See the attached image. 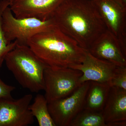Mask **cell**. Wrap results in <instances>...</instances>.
Here are the masks:
<instances>
[{
    "mask_svg": "<svg viewBox=\"0 0 126 126\" xmlns=\"http://www.w3.org/2000/svg\"><path fill=\"white\" fill-rule=\"evenodd\" d=\"M87 51L97 58L118 67H126V51L117 38L107 29L94 42Z\"/></svg>",
    "mask_w": 126,
    "mask_h": 126,
    "instance_id": "cell-9",
    "label": "cell"
},
{
    "mask_svg": "<svg viewBox=\"0 0 126 126\" xmlns=\"http://www.w3.org/2000/svg\"><path fill=\"white\" fill-rule=\"evenodd\" d=\"M8 0L9 7L16 18L34 17L46 20L67 0Z\"/></svg>",
    "mask_w": 126,
    "mask_h": 126,
    "instance_id": "cell-10",
    "label": "cell"
},
{
    "mask_svg": "<svg viewBox=\"0 0 126 126\" xmlns=\"http://www.w3.org/2000/svg\"><path fill=\"white\" fill-rule=\"evenodd\" d=\"M51 18L56 27L87 50L107 30L92 0H67Z\"/></svg>",
    "mask_w": 126,
    "mask_h": 126,
    "instance_id": "cell-1",
    "label": "cell"
},
{
    "mask_svg": "<svg viewBox=\"0 0 126 126\" xmlns=\"http://www.w3.org/2000/svg\"><path fill=\"white\" fill-rule=\"evenodd\" d=\"M82 73L70 68L47 67L44 72L45 94L48 103L69 95L81 84Z\"/></svg>",
    "mask_w": 126,
    "mask_h": 126,
    "instance_id": "cell-5",
    "label": "cell"
},
{
    "mask_svg": "<svg viewBox=\"0 0 126 126\" xmlns=\"http://www.w3.org/2000/svg\"><path fill=\"white\" fill-rule=\"evenodd\" d=\"M56 26L50 18L42 20L34 17L18 18L14 15L9 6L2 14V27L6 40L11 43L28 46L31 39L36 34Z\"/></svg>",
    "mask_w": 126,
    "mask_h": 126,
    "instance_id": "cell-4",
    "label": "cell"
},
{
    "mask_svg": "<svg viewBox=\"0 0 126 126\" xmlns=\"http://www.w3.org/2000/svg\"><path fill=\"white\" fill-rule=\"evenodd\" d=\"M119 67L112 63L97 58L87 51L83 62L70 68L82 73L79 80L81 83L93 81L110 84Z\"/></svg>",
    "mask_w": 126,
    "mask_h": 126,
    "instance_id": "cell-11",
    "label": "cell"
},
{
    "mask_svg": "<svg viewBox=\"0 0 126 126\" xmlns=\"http://www.w3.org/2000/svg\"><path fill=\"white\" fill-rule=\"evenodd\" d=\"M107 126H126V120L119 121L107 124Z\"/></svg>",
    "mask_w": 126,
    "mask_h": 126,
    "instance_id": "cell-19",
    "label": "cell"
},
{
    "mask_svg": "<svg viewBox=\"0 0 126 126\" xmlns=\"http://www.w3.org/2000/svg\"><path fill=\"white\" fill-rule=\"evenodd\" d=\"M90 82H84L69 95L48 103L50 114L56 126H69L83 109Z\"/></svg>",
    "mask_w": 126,
    "mask_h": 126,
    "instance_id": "cell-6",
    "label": "cell"
},
{
    "mask_svg": "<svg viewBox=\"0 0 126 126\" xmlns=\"http://www.w3.org/2000/svg\"><path fill=\"white\" fill-rule=\"evenodd\" d=\"M107 29L126 51V5L121 0H92Z\"/></svg>",
    "mask_w": 126,
    "mask_h": 126,
    "instance_id": "cell-7",
    "label": "cell"
},
{
    "mask_svg": "<svg viewBox=\"0 0 126 126\" xmlns=\"http://www.w3.org/2000/svg\"><path fill=\"white\" fill-rule=\"evenodd\" d=\"M9 5L8 0H0V69L2 67L6 55L17 44L16 41L11 43H8L2 29V13L5 8L9 6Z\"/></svg>",
    "mask_w": 126,
    "mask_h": 126,
    "instance_id": "cell-16",
    "label": "cell"
},
{
    "mask_svg": "<svg viewBox=\"0 0 126 126\" xmlns=\"http://www.w3.org/2000/svg\"><path fill=\"white\" fill-rule=\"evenodd\" d=\"M28 46L43 63L54 69L80 64L87 52L56 26L36 34Z\"/></svg>",
    "mask_w": 126,
    "mask_h": 126,
    "instance_id": "cell-2",
    "label": "cell"
},
{
    "mask_svg": "<svg viewBox=\"0 0 126 126\" xmlns=\"http://www.w3.org/2000/svg\"><path fill=\"white\" fill-rule=\"evenodd\" d=\"M110 85L126 90V67L118 68L110 82Z\"/></svg>",
    "mask_w": 126,
    "mask_h": 126,
    "instance_id": "cell-17",
    "label": "cell"
},
{
    "mask_svg": "<svg viewBox=\"0 0 126 126\" xmlns=\"http://www.w3.org/2000/svg\"><path fill=\"white\" fill-rule=\"evenodd\" d=\"M69 126H107L102 111L83 108L71 122Z\"/></svg>",
    "mask_w": 126,
    "mask_h": 126,
    "instance_id": "cell-15",
    "label": "cell"
},
{
    "mask_svg": "<svg viewBox=\"0 0 126 126\" xmlns=\"http://www.w3.org/2000/svg\"><path fill=\"white\" fill-rule=\"evenodd\" d=\"M29 109L39 126H56L49 111L48 103L44 95L36 94Z\"/></svg>",
    "mask_w": 126,
    "mask_h": 126,
    "instance_id": "cell-14",
    "label": "cell"
},
{
    "mask_svg": "<svg viewBox=\"0 0 126 126\" xmlns=\"http://www.w3.org/2000/svg\"><path fill=\"white\" fill-rule=\"evenodd\" d=\"M111 87L109 83L90 81L84 108L96 111H102Z\"/></svg>",
    "mask_w": 126,
    "mask_h": 126,
    "instance_id": "cell-13",
    "label": "cell"
},
{
    "mask_svg": "<svg viewBox=\"0 0 126 126\" xmlns=\"http://www.w3.org/2000/svg\"><path fill=\"white\" fill-rule=\"evenodd\" d=\"M4 61L22 87L33 93L44 90V72L48 66L28 46L16 45L6 55Z\"/></svg>",
    "mask_w": 126,
    "mask_h": 126,
    "instance_id": "cell-3",
    "label": "cell"
},
{
    "mask_svg": "<svg viewBox=\"0 0 126 126\" xmlns=\"http://www.w3.org/2000/svg\"><path fill=\"white\" fill-rule=\"evenodd\" d=\"M124 4L126 5V0H121Z\"/></svg>",
    "mask_w": 126,
    "mask_h": 126,
    "instance_id": "cell-20",
    "label": "cell"
},
{
    "mask_svg": "<svg viewBox=\"0 0 126 126\" xmlns=\"http://www.w3.org/2000/svg\"><path fill=\"white\" fill-rule=\"evenodd\" d=\"M15 89V87L4 82L0 77V101L14 99L11 95L12 93Z\"/></svg>",
    "mask_w": 126,
    "mask_h": 126,
    "instance_id": "cell-18",
    "label": "cell"
},
{
    "mask_svg": "<svg viewBox=\"0 0 126 126\" xmlns=\"http://www.w3.org/2000/svg\"><path fill=\"white\" fill-rule=\"evenodd\" d=\"M102 112L106 125L126 120V90L111 86Z\"/></svg>",
    "mask_w": 126,
    "mask_h": 126,
    "instance_id": "cell-12",
    "label": "cell"
},
{
    "mask_svg": "<svg viewBox=\"0 0 126 126\" xmlns=\"http://www.w3.org/2000/svg\"><path fill=\"white\" fill-rule=\"evenodd\" d=\"M32 94L17 99L0 101V126H27L33 123L34 117L29 109Z\"/></svg>",
    "mask_w": 126,
    "mask_h": 126,
    "instance_id": "cell-8",
    "label": "cell"
}]
</instances>
